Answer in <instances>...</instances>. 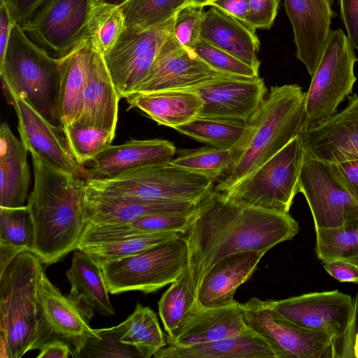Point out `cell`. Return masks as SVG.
Returning <instances> with one entry per match:
<instances>
[{"instance_id": "obj_9", "label": "cell", "mask_w": 358, "mask_h": 358, "mask_svg": "<svg viewBox=\"0 0 358 358\" xmlns=\"http://www.w3.org/2000/svg\"><path fill=\"white\" fill-rule=\"evenodd\" d=\"M357 61L354 48L344 31H331L306 92L302 128L337 112L339 104L352 92L357 80L354 73Z\"/></svg>"}, {"instance_id": "obj_24", "label": "cell", "mask_w": 358, "mask_h": 358, "mask_svg": "<svg viewBox=\"0 0 358 358\" xmlns=\"http://www.w3.org/2000/svg\"><path fill=\"white\" fill-rule=\"evenodd\" d=\"M120 99L103 55L92 48L82 110L77 120L115 135Z\"/></svg>"}, {"instance_id": "obj_25", "label": "cell", "mask_w": 358, "mask_h": 358, "mask_svg": "<svg viewBox=\"0 0 358 358\" xmlns=\"http://www.w3.org/2000/svg\"><path fill=\"white\" fill-rule=\"evenodd\" d=\"M249 329L237 301L217 308L198 306L173 336L166 335V344L185 347L236 336Z\"/></svg>"}, {"instance_id": "obj_42", "label": "cell", "mask_w": 358, "mask_h": 358, "mask_svg": "<svg viewBox=\"0 0 358 358\" xmlns=\"http://www.w3.org/2000/svg\"><path fill=\"white\" fill-rule=\"evenodd\" d=\"M34 243V227L27 206L0 207V245L31 251Z\"/></svg>"}, {"instance_id": "obj_43", "label": "cell", "mask_w": 358, "mask_h": 358, "mask_svg": "<svg viewBox=\"0 0 358 358\" xmlns=\"http://www.w3.org/2000/svg\"><path fill=\"white\" fill-rule=\"evenodd\" d=\"M193 50L205 63L215 71L233 76L259 77L258 71L203 40L201 39Z\"/></svg>"}, {"instance_id": "obj_41", "label": "cell", "mask_w": 358, "mask_h": 358, "mask_svg": "<svg viewBox=\"0 0 358 358\" xmlns=\"http://www.w3.org/2000/svg\"><path fill=\"white\" fill-rule=\"evenodd\" d=\"M127 327L125 320L113 327L95 329V334L87 339L77 358H143L135 346L121 341Z\"/></svg>"}, {"instance_id": "obj_14", "label": "cell", "mask_w": 358, "mask_h": 358, "mask_svg": "<svg viewBox=\"0 0 358 358\" xmlns=\"http://www.w3.org/2000/svg\"><path fill=\"white\" fill-rule=\"evenodd\" d=\"M38 338L34 350L55 340L66 343L73 357L78 356L87 339L95 334L78 306L48 278L45 271L38 286Z\"/></svg>"}, {"instance_id": "obj_6", "label": "cell", "mask_w": 358, "mask_h": 358, "mask_svg": "<svg viewBox=\"0 0 358 358\" xmlns=\"http://www.w3.org/2000/svg\"><path fill=\"white\" fill-rule=\"evenodd\" d=\"M305 150L299 134L255 171L228 189L217 192L232 202L289 213L296 194Z\"/></svg>"}, {"instance_id": "obj_20", "label": "cell", "mask_w": 358, "mask_h": 358, "mask_svg": "<svg viewBox=\"0 0 358 358\" xmlns=\"http://www.w3.org/2000/svg\"><path fill=\"white\" fill-rule=\"evenodd\" d=\"M294 31L296 58L312 76L330 36L331 20L336 15L332 0H284Z\"/></svg>"}, {"instance_id": "obj_8", "label": "cell", "mask_w": 358, "mask_h": 358, "mask_svg": "<svg viewBox=\"0 0 358 358\" xmlns=\"http://www.w3.org/2000/svg\"><path fill=\"white\" fill-rule=\"evenodd\" d=\"M87 187L105 194L155 200L199 203L215 181L168 164L147 166L103 180H87Z\"/></svg>"}, {"instance_id": "obj_31", "label": "cell", "mask_w": 358, "mask_h": 358, "mask_svg": "<svg viewBox=\"0 0 358 358\" xmlns=\"http://www.w3.org/2000/svg\"><path fill=\"white\" fill-rule=\"evenodd\" d=\"M91 52L92 44L88 38L59 59L58 109L62 126L76 121L81 113Z\"/></svg>"}, {"instance_id": "obj_51", "label": "cell", "mask_w": 358, "mask_h": 358, "mask_svg": "<svg viewBox=\"0 0 358 358\" xmlns=\"http://www.w3.org/2000/svg\"><path fill=\"white\" fill-rule=\"evenodd\" d=\"M331 164L348 190L358 201V159Z\"/></svg>"}, {"instance_id": "obj_7", "label": "cell", "mask_w": 358, "mask_h": 358, "mask_svg": "<svg viewBox=\"0 0 358 358\" xmlns=\"http://www.w3.org/2000/svg\"><path fill=\"white\" fill-rule=\"evenodd\" d=\"M109 293H152L171 285L188 268L185 237L157 245L139 253L101 265Z\"/></svg>"}, {"instance_id": "obj_36", "label": "cell", "mask_w": 358, "mask_h": 358, "mask_svg": "<svg viewBox=\"0 0 358 358\" xmlns=\"http://www.w3.org/2000/svg\"><path fill=\"white\" fill-rule=\"evenodd\" d=\"M315 250L322 262L341 259L358 263V218L343 224L315 229Z\"/></svg>"}, {"instance_id": "obj_26", "label": "cell", "mask_w": 358, "mask_h": 358, "mask_svg": "<svg viewBox=\"0 0 358 358\" xmlns=\"http://www.w3.org/2000/svg\"><path fill=\"white\" fill-rule=\"evenodd\" d=\"M200 36L259 71L260 41L255 30L238 20L210 6L203 12Z\"/></svg>"}, {"instance_id": "obj_57", "label": "cell", "mask_w": 358, "mask_h": 358, "mask_svg": "<svg viewBox=\"0 0 358 358\" xmlns=\"http://www.w3.org/2000/svg\"><path fill=\"white\" fill-rule=\"evenodd\" d=\"M128 0H93L94 4L108 3L117 6H121Z\"/></svg>"}, {"instance_id": "obj_12", "label": "cell", "mask_w": 358, "mask_h": 358, "mask_svg": "<svg viewBox=\"0 0 358 358\" xmlns=\"http://www.w3.org/2000/svg\"><path fill=\"white\" fill-rule=\"evenodd\" d=\"M175 16L152 28L125 27L103 59L122 98L134 94L147 76L160 48L172 33Z\"/></svg>"}, {"instance_id": "obj_33", "label": "cell", "mask_w": 358, "mask_h": 358, "mask_svg": "<svg viewBox=\"0 0 358 358\" xmlns=\"http://www.w3.org/2000/svg\"><path fill=\"white\" fill-rule=\"evenodd\" d=\"M175 129L216 148L236 150L238 155L249 126L244 121L196 117Z\"/></svg>"}, {"instance_id": "obj_40", "label": "cell", "mask_w": 358, "mask_h": 358, "mask_svg": "<svg viewBox=\"0 0 358 358\" xmlns=\"http://www.w3.org/2000/svg\"><path fill=\"white\" fill-rule=\"evenodd\" d=\"M67 144L76 160L83 166L111 145L115 135L78 120L62 126ZM85 167V166H84Z\"/></svg>"}, {"instance_id": "obj_4", "label": "cell", "mask_w": 358, "mask_h": 358, "mask_svg": "<svg viewBox=\"0 0 358 358\" xmlns=\"http://www.w3.org/2000/svg\"><path fill=\"white\" fill-rule=\"evenodd\" d=\"M43 264L36 254L26 250L0 273V358H20L34 350Z\"/></svg>"}, {"instance_id": "obj_52", "label": "cell", "mask_w": 358, "mask_h": 358, "mask_svg": "<svg viewBox=\"0 0 358 358\" xmlns=\"http://www.w3.org/2000/svg\"><path fill=\"white\" fill-rule=\"evenodd\" d=\"M210 6L234 17L245 25L248 24L250 14L248 0H217L213 2Z\"/></svg>"}, {"instance_id": "obj_1", "label": "cell", "mask_w": 358, "mask_h": 358, "mask_svg": "<svg viewBox=\"0 0 358 358\" xmlns=\"http://www.w3.org/2000/svg\"><path fill=\"white\" fill-rule=\"evenodd\" d=\"M299 231L289 213L241 205L213 189L198 205L183 235L196 292L207 271L223 257L247 251L266 253L292 239Z\"/></svg>"}, {"instance_id": "obj_54", "label": "cell", "mask_w": 358, "mask_h": 358, "mask_svg": "<svg viewBox=\"0 0 358 358\" xmlns=\"http://www.w3.org/2000/svg\"><path fill=\"white\" fill-rule=\"evenodd\" d=\"M37 358H69L73 357L69 346L59 340L46 342L39 348Z\"/></svg>"}, {"instance_id": "obj_37", "label": "cell", "mask_w": 358, "mask_h": 358, "mask_svg": "<svg viewBox=\"0 0 358 358\" xmlns=\"http://www.w3.org/2000/svg\"><path fill=\"white\" fill-rule=\"evenodd\" d=\"M238 151L219 148H201L183 150L169 164L213 180L225 176L234 166Z\"/></svg>"}, {"instance_id": "obj_21", "label": "cell", "mask_w": 358, "mask_h": 358, "mask_svg": "<svg viewBox=\"0 0 358 358\" xmlns=\"http://www.w3.org/2000/svg\"><path fill=\"white\" fill-rule=\"evenodd\" d=\"M176 152L171 142L159 138L132 139L120 145H110L84 165L87 180L112 179L138 169L168 164Z\"/></svg>"}, {"instance_id": "obj_53", "label": "cell", "mask_w": 358, "mask_h": 358, "mask_svg": "<svg viewBox=\"0 0 358 358\" xmlns=\"http://www.w3.org/2000/svg\"><path fill=\"white\" fill-rule=\"evenodd\" d=\"M14 23L6 3L0 1V62L6 52Z\"/></svg>"}, {"instance_id": "obj_50", "label": "cell", "mask_w": 358, "mask_h": 358, "mask_svg": "<svg viewBox=\"0 0 358 358\" xmlns=\"http://www.w3.org/2000/svg\"><path fill=\"white\" fill-rule=\"evenodd\" d=\"M6 3L15 23L27 22L47 0H0Z\"/></svg>"}, {"instance_id": "obj_11", "label": "cell", "mask_w": 358, "mask_h": 358, "mask_svg": "<svg viewBox=\"0 0 358 358\" xmlns=\"http://www.w3.org/2000/svg\"><path fill=\"white\" fill-rule=\"evenodd\" d=\"M248 327L262 337L275 358H333V338L289 321L268 303L251 298L241 303Z\"/></svg>"}, {"instance_id": "obj_10", "label": "cell", "mask_w": 358, "mask_h": 358, "mask_svg": "<svg viewBox=\"0 0 358 358\" xmlns=\"http://www.w3.org/2000/svg\"><path fill=\"white\" fill-rule=\"evenodd\" d=\"M93 5V0H47L20 27L51 57L62 59L89 38Z\"/></svg>"}, {"instance_id": "obj_35", "label": "cell", "mask_w": 358, "mask_h": 358, "mask_svg": "<svg viewBox=\"0 0 358 358\" xmlns=\"http://www.w3.org/2000/svg\"><path fill=\"white\" fill-rule=\"evenodd\" d=\"M182 232L166 231L132 235L116 241L80 248L100 266L106 262L139 253L157 245L176 239Z\"/></svg>"}, {"instance_id": "obj_13", "label": "cell", "mask_w": 358, "mask_h": 358, "mask_svg": "<svg viewBox=\"0 0 358 358\" xmlns=\"http://www.w3.org/2000/svg\"><path fill=\"white\" fill-rule=\"evenodd\" d=\"M299 192L308 202L315 229L336 227L358 218V201L332 164L306 152L299 179Z\"/></svg>"}, {"instance_id": "obj_32", "label": "cell", "mask_w": 358, "mask_h": 358, "mask_svg": "<svg viewBox=\"0 0 358 358\" xmlns=\"http://www.w3.org/2000/svg\"><path fill=\"white\" fill-rule=\"evenodd\" d=\"M197 307L196 289L187 268L171 284L158 302L166 336H173Z\"/></svg>"}, {"instance_id": "obj_48", "label": "cell", "mask_w": 358, "mask_h": 358, "mask_svg": "<svg viewBox=\"0 0 358 358\" xmlns=\"http://www.w3.org/2000/svg\"><path fill=\"white\" fill-rule=\"evenodd\" d=\"M338 1L341 20L346 28L347 36L353 48L358 52V0Z\"/></svg>"}, {"instance_id": "obj_22", "label": "cell", "mask_w": 358, "mask_h": 358, "mask_svg": "<svg viewBox=\"0 0 358 358\" xmlns=\"http://www.w3.org/2000/svg\"><path fill=\"white\" fill-rule=\"evenodd\" d=\"M199 204L105 194L87 185L85 217L87 223L125 224L152 214H192Z\"/></svg>"}, {"instance_id": "obj_15", "label": "cell", "mask_w": 358, "mask_h": 358, "mask_svg": "<svg viewBox=\"0 0 358 358\" xmlns=\"http://www.w3.org/2000/svg\"><path fill=\"white\" fill-rule=\"evenodd\" d=\"M229 76L215 71L171 33L134 94L196 87Z\"/></svg>"}, {"instance_id": "obj_45", "label": "cell", "mask_w": 358, "mask_h": 358, "mask_svg": "<svg viewBox=\"0 0 358 358\" xmlns=\"http://www.w3.org/2000/svg\"><path fill=\"white\" fill-rule=\"evenodd\" d=\"M194 213L148 215L134 220L129 224L140 234L166 231H178L185 234L190 225Z\"/></svg>"}, {"instance_id": "obj_49", "label": "cell", "mask_w": 358, "mask_h": 358, "mask_svg": "<svg viewBox=\"0 0 358 358\" xmlns=\"http://www.w3.org/2000/svg\"><path fill=\"white\" fill-rule=\"evenodd\" d=\"M325 271L341 282L358 283V263L334 259L323 262Z\"/></svg>"}, {"instance_id": "obj_47", "label": "cell", "mask_w": 358, "mask_h": 358, "mask_svg": "<svg viewBox=\"0 0 358 358\" xmlns=\"http://www.w3.org/2000/svg\"><path fill=\"white\" fill-rule=\"evenodd\" d=\"M250 14L247 26L256 29H269L275 19L280 0H248Z\"/></svg>"}, {"instance_id": "obj_39", "label": "cell", "mask_w": 358, "mask_h": 358, "mask_svg": "<svg viewBox=\"0 0 358 358\" xmlns=\"http://www.w3.org/2000/svg\"><path fill=\"white\" fill-rule=\"evenodd\" d=\"M186 0H128L120 6L125 27L147 29L173 18Z\"/></svg>"}, {"instance_id": "obj_38", "label": "cell", "mask_w": 358, "mask_h": 358, "mask_svg": "<svg viewBox=\"0 0 358 358\" xmlns=\"http://www.w3.org/2000/svg\"><path fill=\"white\" fill-rule=\"evenodd\" d=\"M88 28L92 48L103 56L113 48L125 28L124 17L120 6L94 4Z\"/></svg>"}, {"instance_id": "obj_27", "label": "cell", "mask_w": 358, "mask_h": 358, "mask_svg": "<svg viewBox=\"0 0 358 358\" xmlns=\"http://www.w3.org/2000/svg\"><path fill=\"white\" fill-rule=\"evenodd\" d=\"M66 277L71 285L68 297L88 320L95 311L103 316L115 315L101 267L87 254L74 252Z\"/></svg>"}, {"instance_id": "obj_30", "label": "cell", "mask_w": 358, "mask_h": 358, "mask_svg": "<svg viewBox=\"0 0 358 358\" xmlns=\"http://www.w3.org/2000/svg\"><path fill=\"white\" fill-rule=\"evenodd\" d=\"M155 358H275L265 342L255 332H245L214 341L189 346L166 344L154 355Z\"/></svg>"}, {"instance_id": "obj_29", "label": "cell", "mask_w": 358, "mask_h": 358, "mask_svg": "<svg viewBox=\"0 0 358 358\" xmlns=\"http://www.w3.org/2000/svg\"><path fill=\"white\" fill-rule=\"evenodd\" d=\"M126 100L129 108H137L158 124L173 129L197 117L203 104L201 96L189 90L134 94Z\"/></svg>"}, {"instance_id": "obj_28", "label": "cell", "mask_w": 358, "mask_h": 358, "mask_svg": "<svg viewBox=\"0 0 358 358\" xmlns=\"http://www.w3.org/2000/svg\"><path fill=\"white\" fill-rule=\"evenodd\" d=\"M28 150L9 126H0V207L24 206L30 185Z\"/></svg>"}, {"instance_id": "obj_3", "label": "cell", "mask_w": 358, "mask_h": 358, "mask_svg": "<svg viewBox=\"0 0 358 358\" xmlns=\"http://www.w3.org/2000/svg\"><path fill=\"white\" fill-rule=\"evenodd\" d=\"M306 92L296 84L273 86L247 121L248 133L233 168L213 187L225 191L255 171L301 131Z\"/></svg>"}, {"instance_id": "obj_23", "label": "cell", "mask_w": 358, "mask_h": 358, "mask_svg": "<svg viewBox=\"0 0 358 358\" xmlns=\"http://www.w3.org/2000/svg\"><path fill=\"white\" fill-rule=\"evenodd\" d=\"M263 252L247 251L227 255L215 264L203 276L196 291L200 308L229 306L238 287L255 273Z\"/></svg>"}, {"instance_id": "obj_19", "label": "cell", "mask_w": 358, "mask_h": 358, "mask_svg": "<svg viewBox=\"0 0 358 358\" xmlns=\"http://www.w3.org/2000/svg\"><path fill=\"white\" fill-rule=\"evenodd\" d=\"M11 98L18 119L20 138L28 151L86 181L87 169L73 157L62 127L50 123L24 99L16 96Z\"/></svg>"}, {"instance_id": "obj_18", "label": "cell", "mask_w": 358, "mask_h": 358, "mask_svg": "<svg viewBox=\"0 0 358 358\" xmlns=\"http://www.w3.org/2000/svg\"><path fill=\"white\" fill-rule=\"evenodd\" d=\"M203 101L197 116L247 122L265 99L267 89L259 77L230 76L188 89Z\"/></svg>"}, {"instance_id": "obj_46", "label": "cell", "mask_w": 358, "mask_h": 358, "mask_svg": "<svg viewBox=\"0 0 358 358\" xmlns=\"http://www.w3.org/2000/svg\"><path fill=\"white\" fill-rule=\"evenodd\" d=\"M333 358H358V290L353 298L349 324L343 334L332 341Z\"/></svg>"}, {"instance_id": "obj_17", "label": "cell", "mask_w": 358, "mask_h": 358, "mask_svg": "<svg viewBox=\"0 0 358 358\" xmlns=\"http://www.w3.org/2000/svg\"><path fill=\"white\" fill-rule=\"evenodd\" d=\"M305 152L329 163L358 159V94L341 111L299 132Z\"/></svg>"}, {"instance_id": "obj_2", "label": "cell", "mask_w": 358, "mask_h": 358, "mask_svg": "<svg viewBox=\"0 0 358 358\" xmlns=\"http://www.w3.org/2000/svg\"><path fill=\"white\" fill-rule=\"evenodd\" d=\"M30 153L34 173L27 205L34 227L31 252L50 265L78 249L87 224V183Z\"/></svg>"}, {"instance_id": "obj_55", "label": "cell", "mask_w": 358, "mask_h": 358, "mask_svg": "<svg viewBox=\"0 0 358 358\" xmlns=\"http://www.w3.org/2000/svg\"><path fill=\"white\" fill-rule=\"evenodd\" d=\"M22 251L12 247L0 245V273H3L7 266Z\"/></svg>"}, {"instance_id": "obj_56", "label": "cell", "mask_w": 358, "mask_h": 358, "mask_svg": "<svg viewBox=\"0 0 358 358\" xmlns=\"http://www.w3.org/2000/svg\"><path fill=\"white\" fill-rule=\"evenodd\" d=\"M217 0H186L185 6L191 5L194 6L205 7L210 6L213 2Z\"/></svg>"}, {"instance_id": "obj_5", "label": "cell", "mask_w": 358, "mask_h": 358, "mask_svg": "<svg viewBox=\"0 0 358 358\" xmlns=\"http://www.w3.org/2000/svg\"><path fill=\"white\" fill-rule=\"evenodd\" d=\"M60 59L51 57L14 23L3 59L2 83L10 96L29 103L52 124L62 127L58 109Z\"/></svg>"}, {"instance_id": "obj_16", "label": "cell", "mask_w": 358, "mask_h": 358, "mask_svg": "<svg viewBox=\"0 0 358 358\" xmlns=\"http://www.w3.org/2000/svg\"><path fill=\"white\" fill-rule=\"evenodd\" d=\"M268 303L280 315L295 324L326 334L339 337L350 320L353 298L338 289L316 292L281 300H268Z\"/></svg>"}, {"instance_id": "obj_34", "label": "cell", "mask_w": 358, "mask_h": 358, "mask_svg": "<svg viewBox=\"0 0 358 358\" xmlns=\"http://www.w3.org/2000/svg\"><path fill=\"white\" fill-rule=\"evenodd\" d=\"M127 327L121 341L135 346L143 358H150L166 345L155 313L149 307L137 303L126 320Z\"/></svg>"}, {"instance_id": "obj_44", "label": "cell", "mask_w": 358, "mask_h": 358, "mask_svg": "<svg viewBox=\"0 0 358 358\" xmlns=\"http://www.w3.org/2000/svg\"><path fill=\"white\" fill-rule=\"evenodd\" d=\"M203 7L185 6L175 15L172 34L184 47L193 49L201 40Z\"/></svg>"}]
</instances>
